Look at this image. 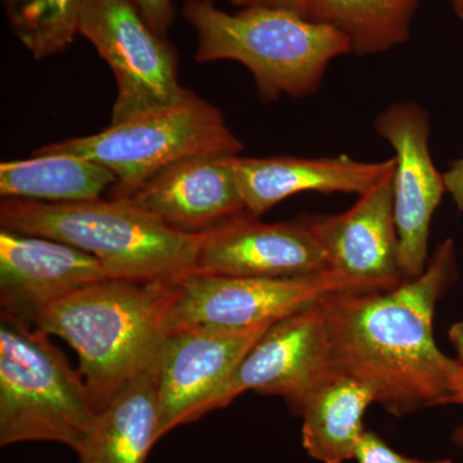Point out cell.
Instances as JSON below:
<instances>
[{"mask_svg": "<svg viewBox=\"0 0 463 463\" xmlns=\"http://www.w3.org/2000/svg\"><path fill=\"white\" fill-rule=\"evenodd\" d=\"M394 169L361 194L345 213L309 215L328 269L368 289L392 288L405 279L399 267L392 199Z\"/></svg>", "mask_w": 463, "mask_h": 463, "instance_id": "13", "label": "cell"}, {"mask_svg": "<svg viewBox=\"0 0 463 463\" xmlns=\"http://www.w3.org/2000/svg\"><path fill=\"white\" fill-rule=\"evenodd\" d=\"M233 157L185 158L116 199L145 210L174 231L205 234L248 212L234 178Z\"/></svg>", "mask_w": 463, "mask_h": 463, "instance_id": "14", "label": "cell"}, {"mask_svg": "<svg viewBox=\"0 0 463 463\" xmlns=\"http://www.w3.org/2000/svg\"><path fill=\"white\" fill-rule=\"evenodd\" d=\"M158 367L130 383L97 414L76 450L80 463H146L158 438Z\"/></svg>", "mask_w": 463, "mask_h": 463, "instance_id": "17", "label": "cell"}, {"mask_svg": "<svg viewBox=\"0 0 463 463\" xmlns=\"http://www.w3.org/2000/svg\"><path fill=\"white\" fill-rule=\"evenodd\" d=\"M97 411L83 376L48 335L0 312V446L54 441L78 450Z\"/></svg>", "mask_w": 463, "mask_h": 463, "instance_id": "5", "label": "cell"}, {"mask_svg": "<svg viewBox=\"0 0 463 463\" xmlns=\"http://www.w3.org/2000/svg\"><path fill=\"white\" fill-rule=\"evenodd\" d=\"M232 166L246 210L259 216L303 192L361 196L394 169L395 160L364 163L347 155L313 158L237 155L232 158Z\"/></svg>", "mask_w": 463, "mask_h": 463, "instance_id": "16", "label": "cell"}, {"mask_svg": "<svg viewBox=\"0 0 463 463\" xmlns=\"http://www.w3.org/2000/svg\"><path fill=\"white\" fill-rule=\"evenodd\" d=\"M453 440H455L456 446L463 448V425L459 426L453 434Z\"/></svg>", "mask_w": 463, "mask_h": 463, "instance_id": "27", "label": "cell"}, {"mask_svg": "<svg viewBox=\"0 0 463 463\" xmlns=\"http://www.w3.org/2000/svg\"><path fill=\"white\" fill-rule=\"evenodd\" d=\"M456 279L455 243L448 239L419 277L322 298L331 370L362 381L374 403L395 416L463 405L461 364L434 337L435 307Z\"/></svg>", "mask_w": 463, "mask_h": 463, "instance_id": "1", "label": "cell"}, {"mask_svg": "<svg viewBox=\"0 0 463 463\" xmlns=\"http://www.w3.org/2000/svg\"><path fill=\"white\" fill-rule=\"evenodd\" d=\"M421 0H317L307 18L339 30L359 56L381 53L410 41Z\"/></svg>", "mask_w": 463, "mask_h": 463, "instance_id": "20", "label": "cell"}, {"mask_svg": "<svg viewBox=\"0 0 463 463\" xmlns=\"http://www.w3.org/2000/svg\"><path fill=\"white\" fill-rule=\"evenodd\" d=\"M105 279H112L106 268L83 250L47 237L0 231L2 309L26 318L54 298Z\"/></svg>", "mask_w": 463, "mask_h": 463, "instance_id": "15", "label": "cell"}, {"mask_svg": "<svg viewBox=\"0 0 463 463\" xmlns=\"http://www.w3.org/2000/svg\"><path fill=\"white\" fill-rule=\"evenodd\" d=\"M115 76L118 94L109 124L181 99L178 57L133 0H85L80 30Z\"/></svg>", "mask_w": 463, "mask_h": 463, "instance_id": "8", "label": "cell"}, {"mask_svg": "<svg viewBox=\"0 0 463 463\" xmlns=\"http://www.w3.org/2000/svg\"><path fill=\"white\" fill-rule=\"evenodd\" d=\"M345 291H373L336 270L291 277H232L192 272L165 285L164 327L242 331L273 325Z\"/></svg>", "mask_w": 463, "mask_h": 463, "instance_id": "7", "label": "cell"}, {"mask_svg": "<svg viewBox=\"0 0 463 463\" xmlns=\"http://www.w3.org/2000/svg\"><path fill=\"white\" fill-rule=\"evenodd\" d=\"M354 459L356 463H452L450 459L411 458L392 449L386 441L373 431L365 430L356 447Z\"/></svg>", "mask_w": 463, "mask_h": 463, "instance_id": "22", "label": "cell"}, {"mask_svg": "<svg viewBox=\"0 0 463 463\" xmlns=\"http://www.w3.org/2000/svg\"><path fill=\"white\" fill-rule=\"evenodd\" d=\"M5 230L47 237L99 259L112 279L165 285L196 269L203 234L174 231L124 200L3 199Z\"/></svg>", "mask_w": 463, "mask_h": 463, "instance_id": "3", "label": "cell"}, {"mask_svg": "<svg viewBox=\"0 0 463 463\" xmlns=\"http://www.w3.org/2000/svg\"><path fill=\"white\" fill-rule=\"evenodd\" d=\"M165 285L105 279L54 298L25 319L75 350L99 412L160 364L167 336Z\"/></svg>", "mask_w": 463, "mask_h": 463, "instance_id": "2", "label": "cell"}, {"mask_svg": "<svg viewBox=\"0 0 463 463\" xmlns=\"http://www.w3.org/2000/svg\"><path fill=\"white\" fill-rule=\"evenodd\" d=\"M374 129L395 151L392 199L399 242V267L405 279L428 265L432 216L447 192L430 152V116L412 100L397 102L381 112Z\"/></svg>", "mask_w": 463, "mask_h": 463, "instance_id": "9", "label": "cell"}, {"mask_svg": "<svg viewBox=\"0 0 463 463\" xmlns=\"http://www.w3.org/2000/svg\"><path fill=\"white\" fill-rule=\"evenodd\" d=\"M453 8H455L457 16L463 21V0H452Z\"/></svg>", "mask_w": 463, "mask_h": 463, "instance_id": "28", "label": "cell"}, {"mask_svg": "<svg viewBox=\"0 0 463 463\" xmlns=\"http://www.w3.org/2000/svg\"><path fill=\"white\" fill-rule=\"evenodd\" d=\"M331 373L325 315L318 301L267 328L232 376L221 408L252 390L281 397L297 411Z\"/></svg>", "mask_w": 463, "mask_h": 463, "instance_id": "11", "label": "cell"}, {"mask_svg": "<svg viewBox=\"0 0 463 463\" xmlns=\"http://www.w3.org/2000/svg\"><path fill=\"white\" fill-rule=\"evenodd\" d=\"M149 26L161 36L166 33L174 20L172 0H133Z\"/></svg>", "mask_w": 463, "mask_h": 463, "instance_id": "23", "label": "cell"}, {"mask_svg": "<svg viewBox=\"0 0 463 463\" xmlns=\"http://www.w3.org/2000/svg\"><path fill=\"white\" fill-rule=\"evenodd\" d=\"M373 403V390L365 383L332 371L295 411L303 419L301 437L307 455L321 463L354 459L365 431L364 413Z\"/></svg>", "mask_w": 463, "mask_h": 463, "instance_id": "18", "label": "cell"}, {"mask_svg": "<svg viewBox=\"0 0 463 463\" xmlns=\"http://www.w3.org/2000/svg\"><path fill=\"white\" fill-rule=\"evenodd\" d=\"M243 143L223 112L185 88L181 99L149 109L91 136L51 143L33 155H75L115 174L109 199L141 187L161 170L185 158L237 156Z\"/></svg>", "mask_w": 463, "mask_h": 463, "instance_id": "6", "label": "cell"}, {"mask_svg": "<svg viewBox=\"0 0 463 463\" xmlns=\"http://www.w3.org/2000/svg\"><path fill=\"white\" fill-rule=\"evenodd\" d=\"M449 340L452 345L455 346L457 353V361L461 364L463 371V322L456 323L450 327Z\"/></svg>", "mask_w": 463, "mask_h": 463, "instance_id": "26", "label": "cell"}, {"mask_svg": "<svg viewBox=\"0 0 463 463\" xmlns=\"http://www.w3.org/2000/svg\"><path fill=\"white\" fill-rule=\"evenodd\" d=\"M232 5H240V7H248L252 5V0H228Z\"/></svg>", "mask_w": 463, "mask_h": 463, "instance_id": "29", "label": "cell"}, {"mask_svg": "<svg viewBox=\"0 0 463 463\" xmlns=\"http://www.w3.org/2000/svg\"><path fill=\"white\" fill-rule=\"evenodd\" d=\"M269 326L167 334L158 364V438L221 408L241 361Z\"/></svg>", "mask_w": 463, "mask_h": 463, "instance_id": "10", "label": "cell"}, {"mask_svg": "<svg viewBox=\"0 0 463 463\" xmlns=\"http://www.w3.org/2000/svg\"><path fill=\"white\" fill-rule=\"evenodd\" d=\"M183 14L197 33V62L245 66L263 102L316 93L332 61L353 53L339 30L286 9L254 5L228 14L212 0H187Z\"/></svg>", "mask_w": 463, "mask_h": 463, "instance_id": "4", "label": "cell"}, {"mask_svg": "<svg viewBox=\"0 0 463 463\" xmlns=\"http://www.w3.org/2000/svg\"><path fill=\"white\" fill-rule=\"evenodd\" d=\"M85 0H3L12 32L35 60L62 53L80 30Z\"/></svg>", "mask_w": 463, "mask_h": 463, "instance_id": "21", "label": "cell"}, {"mask_svg": "<svg viewBox=\"0 0 463 463\" xmlns=\"http://www.w3.org/2000/svg\"><path fill=\"white\" fill-rule=\"evenodd\" d=\"M317 0H252V5L264 7L286 9L307 17Z\"/></svg>", "mask_w": 463, "mask_h": 463, "instance_id": "25", "label": "cell"}, {"mask_svg": "<svg viewBox=\"0 0 463 463\" xmlns=\"http://www.w3.org/2000/svg\"><path fill=\"white\" fill-rule=\"evenodd\" d=\"M327 259L309 215L265 223L243 213L201 237L194 272L232 277H291L323 272Z\"/></svg>", "mask_w": 463, "mask_h": 463, "instance_id": "12", "label": "cell"}, {"mask_svg": "<svg viewBox=\"0 0 463 463\" xmlns=\"http://www.w3.org/2000/svg\"><path fill=\"white\" fill-rule=\"evenodd\" d=\"M108 167L75 155H33L0 164V196L43 203L99 199L115 184Z\"/></svg>", "mask_w": 463, "mask_h": 463, "instance_id": "19", "label": "cell"}, {"mask_svg": "<svg viewBox=\"0 0 463 463\" xmlns=\"http://www.w3.org/2000/svg\"><path fill=\"white\" fill-rule=\"evenodd\" d=\"M447 192H449L457 209L463 213V157L457 160L447 173H444Z\"/></svg>", "mask_w": 463, "mask_h": 463, "instance_id": "24", "label": "cell"}]
</instances>
